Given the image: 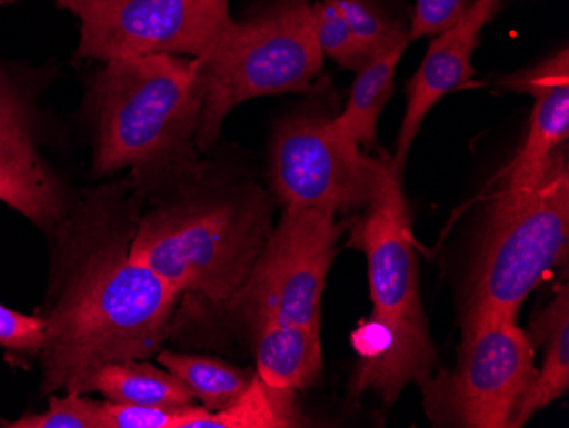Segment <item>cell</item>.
I'll use <instances>...</instances> for the list:
<instances>
[{
    "instance_id": "1",
    "label": "cell",
    "mask_w": 569,
    "mask_h": 428,
    "mask_svg": "<svg viewBox=\"0 0 569 428\" xmlns=\"http://www.w3.org/2000/svg\"><path fill=\"white\" fill-rule=\"evenodd\" d=\"M132 181L101 187L57 226L41 391L79 392L98 367L161 350L181 293L130 255Z\"/></svg>"
},
{
    "instance_id": "2",
    "label": "cell",
    "mask_w": 569,
    "mask_h": 428,
    "mask_svg": "<svg viewBox=\"0 0 569 428\" xmlns=\"http://www.w3.org/2000/svg\"><path fill=\"white\" fill-rule=\"evenodd\" d=\"M88 103L96 175L130 169L139 195L203 178L197 59L156 53L108 60L92 79Z\"/></svg>"
},
{
    "instance_id": "3",
    "label": "cell",
    "mask_w": 569,
    "mask_h": 428,
    "mask_svg": "<svg viewBox=\"0 0 569 428\" xmlns=\"http://www.w3.org/2000/svg\"><path fill=\"white\" fill-rule=\"evenodd\" d=\"M350 242L366 253L373 302L372 318L353 335L360 356L353 392L376 391L392 402L408 382H427L438 360L418 293L401 175L392 162L379 193L355 222Z\"/></svg>"
},
{
    "instance_id": "4",
    "label": "cell",
    "mask_w": 569,
    "mask_h": 428,
    "mask_svg": "<svg viewBox=\"0 0 569 428\" xmlns=\"http://www.w3.org/2000/svg\"><path fill=\"white\" fill-rule=\"evenodd\" d=\"M271 232V209L254 187L184 198L140 217L130 255L179 293L227 305L248 279Z\"/></svg>"
},
{
    "instance_id": "5",
    "label": "cell",
    "mask_w": 569,
    "mask_h": 428,
    "mask_svg": "<svg viewBox=\"0 0 569 428\" xmlns=\"http://www.w3.org/2000/svg\"><path fill=\"white\" fill-rule=\"evenodd\" d=\"M322 60L309 0H274L249 21H236L209 56L197 59L198 150L216 146L227 115L244 101L307 91Z\"/></svg>"
},
{
    "instance_id": "6",
    "label": "cell",
    "mask_w": 569,
    "mask_h": 428,
    "mask_svg": "<svg viewBox=\"0 0 569 428\" xmlns=\"http://www.w3.org/2000/svg\"><path fill=\"white\" fill-rule=\"evenodd\" d=\"M569 169L556 155L529 190L501 191L471 279L466 318H519L523 300L568 251Z\"/></svg>"
},
{
    "instance_id": "7",
    "label": "cell",
    "mask_w": 569,
    "mask_h": 428,
    "mask_svg": "<svg viewBox=\"0 0 569 428\" xmlns=\"http://www.w3.org/2000/svg\"><path fill=\"white\" fill-rule=\"evenodd\" d=\"M517 319L463 318L456 369L421 385L425 408L435 425L513 428L537 376L532 337Z\"/></svg>"
},
{
    "instance_id": "8",
    "label": "cell",
    "mask_w": 569,
    "mask_h": 428,
    "mask_svg": "<svg viewBox=\"0 0 569 428\" xmlns=\"http://www.w3.org/2000/svg\"><path fill=\"white\" fill-rule=\"evenodd\" d=\"M336 213L284 207L248 279L227 302L251 326L293 322L321 331V299L343 226Z\"/></svg>"
},
{
    "instance_id": "9",
    "label": "cell",
    "mask_w": 569,
    "mask_h": 428,
    "mask_svg": "<svg viewBox=\"0 0 569 428\" xmlns=\"http://www.w3.org/2000/svg\"><path fill=\"white\" fill-rule=\"evenodd\" d=\"M391 162L370 158L319 111H299L278 123L271 142V181L283 207L345 213L369 206Z\"/></svg>"
},
{
    "instance_id": "10",
    "label": "cell",
    "mask_w": 569,
    "mask_h": 428,
    "mask_svg": "<svg viewBox=\"0 0 569 428\" xmlns=\"http://www.w3.org/2000/svg\"><path fill=\"white\" fill-rule=\"evenodd\" d=\"M77 18V59L124 57L201 59L234 27L229 0H56Z\"/></svg>"
},
{
    "instance_id": "11",
    "label": "cell",
    "mask_w": 569,
    "mask_h": 428,
    "mask_svg": "<svg viewBox=\"0 0 569 428\" xmlns=\"http://www.w3.org/2000/svg\"><path fill=\"white\" fill-rule=\"evenodd\" d=\"M0 201L56 229L67 216L62 181L40 149L37 108L28 86L0 60Z\"/></svg>"
},
{
    "instance_id": "12",
    "label": "cell",
    "mask_w": 569,
    "mask_h": 428,
    "mask_svg": "<svg viewBox=\"0 0 569 428\" xmlns=\"http://www.w3.org/2000/svg\"><path fill=\"white\" fill-rule=\"evenodd\" d=\"M501 2L503 0H475L453 27L435 34L437 38L431 41L423 62L408 84V104L392 159L399 175L431 108L475 76L471 59L479 34L497 14Z\"/></svg>"
},
{
    "instance_id": "13",
    "label": "cell",
    "mask_w": 569,
    "mask_h": 428,
    "mask_svg": "<svg viewBox=\"0 0 569 428\" xmlns=\"http://www.w3.org/2000/svg\"><path fill=\"white\" fill-rule=\"evenodd\" d=\"M515 91L533 96L532 120L519 155L505 171L501 191L532 188L569 136V63L562 50L542 66L503 81Z\"/></svg>"
},
{
    "instance_id": "14",
    "label": "cell",
    "mask_w": 569,
    "mask_h": 428,
    "mask_svg": "<svg viewBox=\"0 0 569 428\" xmlns=\"http://www.w3.org/2000/svg\"><path fill=\"white\" fill-rule=\"evenodd\" d=\"M256 376L273 388L302 391L322 369L321 331L293 322L256 328Z\"/></svg>"
},
{
    "instance_id": "15",
    "label": "cell",
    "mask_w": 569,
    "mask_h": 428,
    "mask_svg": "<svg viewBox=\"0 0 569 428\" xmlns=\"http://www.w3.org/2000/svg\"><path fill=\"white\" fill-rule=\"evenodd\" d=\"M409 43L405 31L373 53L358 70L343 113L335 117L340 129L360 143L361 149L370 150L376 143L377 121L395 92L396 69Z\"/></svg>"
},
{
    "instance_id": "16",
    "label": "cell",
    "mask_w": 569,
    "mask_h": 428,
    "mask_svg": "<svg viewBox=\"0 0 569 428\" xmlns=\"http://www.w3.org/2000/svg\"><path fill=\"white\" fill-rule=\"evenodd\" d=\"M99 392L108 401L142 407H188L193 396L169 370L140 360H118L98 367L82 382L79 395Z\"/></svg>"
},
{
    "instance_id": "17",
    "label": "cell",
    "mask_w": 569,
    "mask_h": 428,
    "mask_svg": "<svg viewBox=\"0 0 569 428\" xmlns=\"http://www.w3.org/2000/svg\"><path fill=\"white\" fill-rule=\"evenodd\" d=\"M533 334L546 344L545 366L523 399L513 428L523 427L533 414L561 398L569 388V289L561 287L551 305L533 322Z\"/></svg>"
},
{
    "instance_id": "18",
    "label": "cell",
    "mask_w": 569,
    "mask_h": 428,
    "mask_svg": "<svg viewBox=\"0 0 569 428\" xmlns=\"http://www.w3.org/2000/svg\"><path fill=\"white\" fill-rule=\"evenodd\" d=\"M158 362L183 382L193 398L210 414L234 405L254 379V374L222 360L203 356H190L178 351H158Z\"/></svg>"
},
{
    "instance_id": "19",
    "label": "cell",
    "mask_w": 569,
    "mask_h": 428,
    "mask_svg": "<svg viewBox=\"0 0 569 428\" xmlns=\"http://www.w3.org/2000/svg\"><path fill=\"white\" fill-rule=\"evenodd\" d=\"M302 427L296 391L273 388L256 376L244 395L226 410L207 414L193 428Z\"/></svg>"
},
{
    "instance_id": "20",
    "label": "cell",
    "mask_w": 569,
    "mask_h": 428,
    "mask_svg": "<svg viewBox=\"0 0 569 428\" xmlns=\"http://www.w3.org/2000/svg\"><path fill=\"white\" fill-rule=\"evenodd\" d=\"M101 428H193L209 410L203 407H142L128 402L96 401Z\"/></svg>"
},
{
    "instance_id": "21",
    "label": "cell",
    "mask_w": 569,
    "mask_h": 428,
    "mask_svg": "<svg viewBox=\"0 0 569 428\" xmlns=\"http://www.w3.org/2000/svg\"><path fill=\"white\" fill-rule=\"evenodd\" d=\"M312 22L322 56L355 72L366 66L369 59L361 52L347 19L332 0H319L312 4Z\"/></svg>"
},
{
    "instance_id": "22",
    "label": "cell",
    "mask_w": 569,
    "mask_h": 428,
    "mask_svg": "<svg viewBox=\"0 0 569 428\" xmlns=\"http://www.w3.org/2000/svg\"><path fill=\"white\" fill-rule=\"evenodd\" d=\"M357 40L367 59L379 52L389 41L405 33L401 27L387 18L376 0H332Z\"/></svg>"
},
{
    "instance_id": "23",
    "label": "cell",
    "mask_w": 569,
    "mask_h": 428,
    "mask_svg": "<svg viewBox=\"0 0 569 428\" xmlns=\"http://www.w3.org/2000/svg\"><path fill=\"white\" fill-rule=\"evenodd\" d=\"M8 428H101L94 399L79 392H67L66 398H50L43 414L24 415L14 421L0 420Z\"/></svg>"
},
{
    "instance_id": "24",
    "label": "cell",
    "mask_w": 569,
    "mask_h": 428,
    "mask_svg": "<svg viewBox=\"0 0 569 428\" xmlns=\"http://www.w3.org/2000/svg\"><path fill=\"white\" fill-rule=\"evenodd\" d=\"M47 322L43 316H28L0 305V347L14 356L37 357L43 350Z\"/></svg>"
},
{
    "instance_id": "25",
    "label": "cell",
    "mask_w": 569,
    "mask_h": 428,
    "mask_svg": "<svg viewBox=\"0 0 569 428\" xmlns=\"http://www.w3.org/2000/svg\"><path fill=\"white\" fill-rule=\"evenodd\" d=\"M469 0H417L409 27V41L435 37L453 27L469 8Z\"/></svg>"
},
{
    "instance_id": "26",
    "label": "cell",
    "mask_w": 569,
    "mask_h": 428,
    "mask_svg": "<svg viewBox=\"0 0 569 428\" xmlns=\"http://www.w3.org/2000/svg\"><path fill=\"white\" fill-rule=\"evenodd\" d=\"M19 0H0V6L16 4Z\"/></svg>"
}]
</instances>
